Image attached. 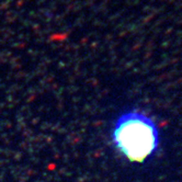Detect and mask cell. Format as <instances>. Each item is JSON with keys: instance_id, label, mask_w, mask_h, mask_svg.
Listing matches in <instances>:
<instances>
[{"instance_id": "6da1fadb", "label": "cell", "mask_w": 182, "mask_h": 182, "mask_svg": "<svg viewBox=\"0 0 182 182\" xmlns=\"http://www.w3.org/2000/svg\"><path fill=\"white\" fill-rule=\"evenodd\" d=\"M112 140L124 157L131 161L142 162L156 150L158 132L149 117L137 111H130L115 121Z\"/></svg>"}]
</instances>
